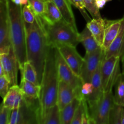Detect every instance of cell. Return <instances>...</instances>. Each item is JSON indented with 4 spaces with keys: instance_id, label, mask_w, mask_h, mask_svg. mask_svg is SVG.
Returning <instances> with one entry per match:
<instances>
[{
    "instance_id": "6da1fadb",
    "label": "cell",
    "mask_w": 124,
    "mask_h": 124,
    "mask_svg": "<svg viewBox=\"0 0 124 124\" xmlns=\"http://www.w3.org/2000/svg\"><path fill=\"white\" fill-rule=\"evenodd\" d=\"M24 25L27 58L36 69L38 81L41 84L46 57L50 45L40 16H36V20L32 24L24 22Z\"/></svg>"
},
{
    "instance_id": "7a4b0ae2",
    "label": "cell",
    "mask_w": 124,
    "mask_h": 124,
    "mask_svg": "<svg viewBox=\"0 0 124 124\" xmlns=\"http://www.w3.org/2000/svg\"><path fill=\"white\" fill-rule=\"evenodd\" d=\"M55 50V47L50 46L40 84L39 124H41L47 110L56 105L59 79L56 65Z\"/></svg>"
},
{
    "instance_id": "3957f363",
    "label": "cell",
    "mask_w": 124,
    "mask_h": 124,
    "mask_svg": "<svg viewBox=\"0 0 124 124\" xmlns=\"http://www.w3.org/2000/svg\"><path fill=\"white\" fill-rule=\"evenodd\" d=\"M7 5L11 43L20 67L27 61L25 25L22 15L23 6L15 4L11 0H8Z\"/></svg>"
},
{
    "instance_id": "277c9868",
    "label": "cell",
    "mask_w": 124,
    "mask_h": 124,
    "mask_svg": "<svg viewBox=\"0 0 124 124\" xmlns=\"http://www.w3.org/2000/svg\"><path fill=\"white\" fill-rule=\"evenodd\" d=\"M40 18L50 46L54 47L59 44H68L76 47L79 43L78 30L64 19L56 23H50Z\"/></svg>"
},
{
    "instance_id": "5b68a950",
    "label": "cell",
    "mask_w": 124,
    "mask_h": 124,
    "mask_svg": "<svg viewBox=\"0 0 124 124\" xmlns=\"http://www.w3.org/2000/svg\"><path fill=\"white\" fill-rule=\"evenodd\" d=\"M88 105L92 124H110V113L115 105L113 90L104 92L98 100L88 102Z\"/></svg>"
},
{
    "instance_id": "8992f818",
    "label": "cell",
    "mask_w": 124,
    "mask_h": 124,
    "mask_svg": "<svg viewBox=\"0 0 124 124\" xmlns=\"http://www.w3.org/2000/svg\"><path fill=\"white\" fill-rule=\"evenodd\" d=\"M119 57L112 56L108 58H103L101 64L102 84L104 92L112 90L119 75L121 73Z\"/></svg>"
},
{
    "instance_id": "52a82bcc",
    "label": "cell",
    "mask_w": 124,
    "mask_h": 124,
    "mask_svg": "<svg viewBox=\"0 0 124 124\" xmlns=\"http://www.w3.org/2000/svg\"><path fill=\"white\" fill-rule=\"evenodd\" d=\"M55 58L59 81L66 82L75 90H80L83 84L82 79L80 76L74 73L72 69L67 64L56 48L55 50Z\"/></svg>"
},
{
    "instance_id": "ba28073f",
    "label": "cell",
    "mask_w": 124,
    "mask_h": 124,
    "mask_svg": "<svg viewBox=\"0 0 124 124\" xmlns=\"http://www.w3.org/2000/svg\"><path fill=\"white\" fill-rule=\"evenodd\" d=\"M7 1L8 0H0V54L8 53L12 47Z\"/></svg>"
},
{
    "instance_id": "9c48e42d",
    "label": "cell",
    "mask_w": 124,
    "mask_h": 124,
    "mask_svg": "<svg viewBox=\"0 0 124 124\" xmlns=\"http://www.w3.org/2000/svg\"><path fill=\"white\" fill-rule=\"evenodd\" d=\"M104 56V52L101 47L92 53H85L80 74V78L83 83L91 82L93 75L100 66Z\"/></svg>"
},
{
    "instance_id": "30bf717a",
    "label": "cell",
    "mask_w": 124,
    "mask_h": 124,
    "mask_svg": "<svg viewBox=\"0 0 124 124\" xmlns=\"http://www.w3.org/2000/svg\"><path fill=\"white\" fill-rule=\"evenodd\" d=\"M39 124V107L27 104L24 100L19 108L12 110L9 124Z\"/></svg>"
},
{
    "instance_id": "8fae6325",
    "label": "cell",
    "mask_w": 124,
    "mask_h": 124,
    "mask_svg": "<svg viewBox=\"0 0 124 124\" xmlns=\"http://www.w3.org/2000/svg\"><path fill=\"white\" fill-rule=\"evenodd\" d=\"M54 47L56 48L74 73L80 76L84 58L79 54L76 47L68 44H59Z\"/></svg>"
},
{
    "instance_id": "7c38bea8",
    "label": "cell",
    "mask_w": 124,
    "mask_h": 124,
    "mask_svg": "<svg viewBox=\"0 0 124 124\" xmlns=\"http://www.w3.org/2000/svg\"><path fill=\"white\" fill-rule=\"evenodd\" d=\"M0 65L3 68L4 75L10 82L11 86L18 85L19 65L12 47L8 53L0 54Z\"/></svg>"
},
{
    "instance_id": "4fadbf2b",
    "label": "cell",
    "mask_w": 124,
    "mask_h": 124,
    "mask_svg": "<svg viewBox=\"0 0 124 124\" xmlns=\"http://www.w3.org/2000/svg\"><path fill=\"white\" fill-rule=\"evenodd\" d=\"M80 90H75L70 85L62 81H59L57 94L56 104L61 110L67 105L71 102L75 98H83Z\"/></svg>"
},
{
    "instance_id": "5bb4252c",
    "label": "cell",
    "mask_w": 124,
    "mask_h": 124,
    "mask_svg": "<svg viewBox=\"0 0 124 124\" xmlns=\"http://www.w3.org/2000/svg\"><path fill=\"white\" fill-rule=\"evenodd\" d=\"M112 56L120 58L123 68L122 70H124V15L122 18V23L118 35L110 47L104 52L105 58Z\"/></svg>"
},
{
    "instance_id": "9a60e30c",
    "label": "cell",
    "mask_w": 124,
    "mask_h": 124,
    "mask_svg": "<svg viewBox=\"0 0 124 124\" xmlns=\"http://www.w3.org/2000/svg\"><path fill=\"white\" fill-rule=\"evenodd\" d=\"M19 87L23 92L25 102L28 105L39 107L41 85L21 79Z\"/></svg>"
},
{
    "instance_id": "2e32d148",
    "label": "cell",
    "mask_w": 124,
    "mask_h": 124,
    "mask_svg": "<svg viewBox=\"0 0 124 124\" xmlns=\"http://www.w3.org/2000/svg\"><path fill=\"white\" fill-rule=\"evenodd\" d=\"M105 29L104 34V42L102 49L105 52L111 44L115 39L118 35L122 23V18L115 20H109L105 19Z\"/></svg>"
},
{
    "instance_id": "e0dca14e",
    "label": "cell",
    "mask_w": 124,
    "mask_h": 124,
    "mask_svg": "<svg viewBox=\"0 0 124 124\" xmlns=\"http://www.w3.org/2000/svg\"><path fill=\"white\" fill-rule=\"evenodd\" d=\"M24 101L23 92L18 85L11 86L9 90L3 98L2 104L12 110L19 108Z\"/></svg>"
},
{
    "instance_id": "ac0fdd59",
    "label": "cell",
    "mask_w": 124,
    "mask_h": 124,
    "mask_svg": "<svg viewBox=\"0 0 124 124\" xmlns=\"http://www.w3.org/2000/svg\"><path fill=\"white\" fill-rule=\"evenodd\" d=\"M86 26L88 28L99 46L102 47L105 34V19L102 18L100 19L92 18L90 21L87 23Z\"/></svg>"
},
{
    "instance_id": "d6986e66",
    "label": "cell",
    "mask_w": 124,
    "mask_h": 124,
    "mask_svg": "<svg viewBox=\"0 0 124 124\" xmlns=\"http://www.w3.org/2000/svg\"><path fill=\"white\" fill-rule=\"evenodd\" d=\"M79 41L84 46L87 53H92L101 47L87 26L79 33Z\"/></svg>"
},
{
    "instance_id": "ffe728a7",
    "label": "cell",
    "mask_w": 124,
    "mask_h": 124,
    "mask_svg": "<svg viewBox=\"0 0 124 124\" xmlns=\"http://www.w3.org/2000/svg\"><path fill=\"white\" fill-rule=\"evenodd\" d=\"M60 10L63 19L71 24L75 29L78 30L75 16L71 8V4L69 0H53Z\"/></svg>"
},
{
    "instance_id": "44dd1931",
    "label": "cell",
    "mask_w": 124,
    "mask_h": 124,
    "mask_svg": "<svg viewBox=\"0 0 124 124\" xmlns=\"http://www.w3.org/2000/svg\"><path fill=\"white\" fill-rule=\"evenodd\" d=\"M81 98L76 97L72 101L60 110V117L61 124H71L76 109L81 101Z\"/></svg>"
},
{
    "instance_id": "7402d4cb",
    "label": "cell",
    "mask_w": 124,
    "mask_h": 124,
    "mask_svg": "<svg viewBox=\"0 0 124 124\" xmlns=\"http://www.w3.org/2000/svg\"><path fill=\"white\" fill-rule=\"evenodd\" d=\"M91 83L93 85V92L91 95L87 98V101L88 102L98 100L104 93V90L102 84L101 65L93 75L91 80Z\"/></svg>"
},
{
    "instance_id": "603a6c76",
    "label": "cell",
    "mask_w": 124,
    "mask_h": 124,
    "mask_svg": "<svg viewBox=\"0 0 124 124\" xmlns=\"http://www.w3.org/2000/svg\"><path fill=\"white\" fill-rule=\"evenodd\" d=\"M41 17L44 20L50 23H56L63 19L60 10L53 0H46L44 15Z\"/></svg>"
},
{
    "instance_id": "cb8c5ba5",
    "label": "cell",
    "mask_w": 124,
    "mask_h": 124,
    "mask_svg": "<svg viewBox=\"0 0 124 124\" xmlns=\"http://www.w3.org/2000/svg\"><path fill=\"white\" fill-rule=\"evenodd\" d=\"M19 70L21 74V79L27 80L36 85H40L36 69L30 61H27L25 62L23 65L19 67Z\"/></svg>"
},
{
    "instance_id": "d4e9b609",
    "label": "cell",
    "mask_w": 124,
    "mask_h": 124,
    "mask_svg": "<svg viewBox=\"0 0 124 124\" xmlns=\"http://www.w3.org/2000/svg\"><path fill=\"white\" fill-rule=\"evenodd\" d=\"M114 87L115 104L124 106V70L119 75Z\"/></svg>"
},
{
    "instance_id": "484cf974",
    "label": "cell",
    "mask_w": 124,
    "mask_h": 124,
    "mask_svg": "<svg viewBox=\"0 0 124 124\" xmlns=\"http://www.w3.org/2000/svg\"><path fill=\"white\" fill-rule=\"evenodd\" d=\"M41 124H61L60 110L57 104L47 110Z\"/></svg>"
},
{
    "instance_id": "4316f807",
    "label": "cell",
    "mask_w": 124,
    "mask_h": 124,
    "mask_svg": "<svg viewBox=\"0 0 124 124\" xmlns=\"http://www.w3.org/2000/svg\"><path fill=\"white\" fill-rule=\"evenodd\" d=\"M110 124H124V106L115 104L110 113Z\"/></svg>"
},
{
    "instance_id": "83f0119b",
    "label": "cell",
    "mask_w": 124,
    "mask_h": 124,
    "mask_svg": "<svg viewBox=\"0 0 124 124\" xmlns=\"http://www.w3.org/2000/svg\"><path fill=\"white\" fill-rule=\"evenodd\" d=\"M88 108V105L87 99L84 98H82L79 105L76 109L71 124H82V121L84 114L85 110Z\"/></svg>"
},
{
    "instance_id": "f1b7e54d",
    "label": "cell",
    "mask_w": 124,
    "mask_h": 124,
    "mask_svg": "<svg viewBox=\"0 0 124 124\" xmlns=\"http://www.w3.org/2000/svg\"><path fill=\"white\" fill-rule=\"evenodd\" d=\"M29 4L36 16H42L46 10V0H28Z\"/></svg>"
},
{
    "instance_id": "f546056e",
    "label": "cell",
    "mask_w": 124,
    "mask_h": 124,
    "mask_svg": "<svg viewBox=\"0 0 124 124\" xmlns=\"http://www.w3.org/2000/svg\"><path fill=\"white\" fill-rule=\"evenodd\" d=\"M84 1L86 9L91 15L92 18H95V19L102 18L99 9L96 4V0H84Z\"/></svg>"
},
{
    "instance_id": "4dcf8cb0",
    "label": "cell",
    "mask_w": 124,
    "mask_h": 124,
    "mask_svg": "<svg viewBox=\"0 0 124 124\" xmlns=\"http://www.w3.org/2000/svg\"><path fill=\"white\" fill-rule=\"evenodd\" d=\"M22 15L24 21L27 23L32 24L36 20V15L35 14L29 4L22 7Z\"/></svg>"
},
{
    "instance_id": "1f68e13d",
    "label": "cell",
    "mask_w": 124,
    "mask_h": 124,
    "mask_svg": "<svg viewBox=\"0 0 124 124\" xmlns=\"http://www.w3.org/2000/svg\"><path fill=\"white\" fill-rule=\"evenodd\" d=\"M12 112V109L5 106L2 102L0 107V124H9Z\"/></svg>"
},
{
    "instance_id": "d6a6232c",
    "label": "cell",
    "mask_w": 124,
    "mask_h": 124,
    "mask_svg": "<svg viewBox=\"0 0 124 124\" xmlns=\"http://www.w3.org/2000/svg\"><path fill=\"white\" fill-rule=\"evenodd\" d=\"M69 1L71 5L75 6L76 8H77L80 11L82 15L83 16V17L87 23L92 20V19L90 18V16L86 12L87 9H86L85 5L84 0H69Z\"/></svg>"
},
{
    "instance_id": "836d02e7",
    "label": "cell",
    "mask_w": 124,
    "mask_h": 124,
    "mask_svg": "<svg viewBox=\"0 0 124 124\" xmlns=\"http://www.w3.org/2000/svg\"><path fill=\"white\" fill-rule=\"evenodd\" d=\"M11 84L5 75L0 76V95L3 99L9 90Z\"/></svg>"
},
{
    "instance_id": "e575fe53",
    "label": "cell",
    "mask_w": 124,
    "mask_h": 124,
    "mask_svg": "<svg viewBox=\"0 0 124 124\" xmlns=\"http://www.w3.org/2000/svg\"><path fill=\"white\" fill-rule=\"evenodd\" d=\"M81 94L82 98H87L91 95L93 92V85L91 82H85L82 84V85L81 88Z\"/></svg>"
},
{
    "instance_id": "d590c367",
    "label": "cell",
    "mask_w": 124,
    "mask_h": 124,
    "mask_svg": "<svg viewBox=\"0 0 124 124\" xmlns=\"http://www.w3.org/2000/svg\"><path fill=\"white\" fill-rule=\"evenodd\" d=\"M13 3L15 4L18 5V6H23L27 5L29 4V1L28 0H11Z\"/></svg>"
},
{
    "instance_id": "8d00e7d4",
    "label": "cell",
    "mask_w": 124,
    "mask_h": 124,
    "mask_svg": "<svg viewBox=\"0 0 124 124\" xmlns=\"http://www.w3.org/2000/svg\"><path fill=\"white\" fill-rule=\"evenodd\" d=\"M107 2V1L105 0H96V4L98 8L100 10L101 8H102L104 7Z\"/></svg>"
},
{
    "instance_id": "74e56055",
    "label": "cell",
    "mask_w": 124,
    "mask_h": 124,
    "mask_svg": "<svg viewBox=\"0 0 124 124\" xmlns=\"http://www.w3.org/2000/svg\"><path fill=\"white\" fill-rule=\"evenodd\" d=\"M105 1H107V2H108V1H111V0H105Z\"/></svg>"
}]
</instances>
